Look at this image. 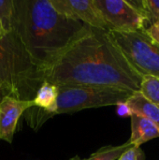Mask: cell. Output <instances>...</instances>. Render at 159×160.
Masks as SVG:
<instances>
[{"instance_id":"6da1fadb","label":"cell","mask_w":159,"mask_h":160,"mask_svg":"<svg viewBox=\"0 0 159 160\" xmlns=\"http://www.w3.org/2000/svg\"><path fill=\"white\" fill-rule=\"evenodd\" d=\"M56 86L88 85L140 91L142 76L128 64L107 31L88 25L41 71Z\"/></svg>"},{"instance_id":"7a4b0ae2","label":"cell","mask_w":159,"mask_h":160,"mask_svg":"<svg viewBox=\"0 0 159 160\" xmlns=\"http://www.w3.org/2000/svg\"><path fill=\"white\" fill-rule=\"evenodd\" d=\"M14 32L41 71L86 26L55 10L50 0H14Z\"/></svg>"},{"instance_id":"3957f363","label":"cell","mask_w":159,"mask_h":160,"mask_svg":"<svg viewBox=\"0 0 159 160\" xmlns=\"http://www.w3.org/2000/svg\"><path fill=\"white\" fill-rule=\"evenodd\" d=\"M40 70L34 65L14 30L0 38V98L11 97L33 100L42 84Z\"/></svg>"},{"instance_id":"277c9868","label":"cell","mask_w":159,"mask_h":160,"mask_svg":"<svg viewBox=\"0 0 159 160\" xmlns=\"http://www.w3.org/2000/svg\"><path fill=\"white\" fill-rule=\"evenodd\" d=\"M134 92L103 86H58L56 109L53 116L74 113L85 109L117 106L126 102Z\"/></svg>"},{"instance_id":"5b68a950","label":"cell","mask_w":159,"mask_h":160,"mask_svg":"<svg viewBox=\"0 0 159 160\" xmlns=\"http://www.w3.org/2000/svg\"><path fill=\"white\" fill-rule=\"evenodd\" d=\"M111 39L132 68L142 77L159 78V43L145 29L132 32H108Z\"/></svg>"},{"instance_id":"8992f818","label":"cell","mask_w":159,"mask_h":160,"mask_svg":"<svg viewBox=\"0 0 159 160\" xmlns=\"http://www.w3.org/2000/svg\"><path fill=\"white\" fill-rule=\"evenodd\" d=\"M109 31L132 32L145 29V20L128 0H94Z\"/></svg>"},{"instance_id":"52a82bcc","label":"cell","mask_w":159,"mask_h":160,"mask_svg":"<svg viewBox=\"0 0 159 160\" xmlns=\"http://www.w3.org/2000/svg\"><path fill=\"white\" fill-rule=\"evenodd\" d=\"M60 14L79 21L92 28L107 31V26L94 4V0H50Z\"/></svg>"},{"instance_id":"ba28073f","label":"cell","mask_w":159,"mask_h":160,"mask_svg":"<svg viewBox=\"0 0 159 160\" xmlns=\"http://www.w3.org/2000/svg\"><path fill=\"white\" fill-rule=\"evenodd\" d=\"M33 107V100H22L11 97L0 98V140L11 143L21 116Z\"/></svg>"},{"instance_id":"9c48e42d","label":"cell","mask_w":159,"mask_h":160,"mask_svg":"<svg viewBox=\"0 0 159 160\" xmlns=\"http://www.w3.org/2000/svg\"><path fill=\"white\" fill-rule=\"evenodd\" d=\"M130 127L131 135L129 142L136 147H141L145 142L159 138L158 127L138 114H130Z\"/></svg>"},{"instance_id":"30bf717a","label":"cell","mask_w":159,"mask_h":160,"mask_svg":"<svg viewBox=\"0 0 159 160\" xmlns=\"http://www.w3.org/2000/svg\"><path fill=\"white\" fill-rule=\"evenodd\" d=\"M130 114H138L156 124L159 128V108L147 100L139 91L134 92L125 102Z\"/></svg>"},{"instance_id":"8fae6325","label":"cell","mask_w":159,"mask_h":160,"mask_svg":"<svg viewBox=\"0 0 159 160\" xmlns=\"http://www.w3.org/2000/svg\"><path fill=\"white\" fill-rule=\"evenodd\" d=\"M145 20V29L159 22V0H128Z\"/></svg>"},{"instance_id":"7c38bea8","label":"cell","mask_w":159,"mask_h":160,"mask_svg":"<svg viewBox=\"0 0 159 160\" xmlns=\"http://www.w3.org/2000/svg\"><path fill=\"white\" fill-rule=\"evenodd\" d=\"M134 145L127 141V142L117 145V146H104L100 149H98L97 152L92 154L88 158H80L78 156L70 158L69 160H118V158L128 149L133 147Z\"/></svg>"},{"instance_id":"4fadbf2b","label":"cell","mask_w":159,"mask_h":160,"mask_svg":"<svg viewBox=\"0 0 159 160\" xmlns=\"http://www.w3.org/2000/svg\"><path fill=\"white\" fill-rule=\"evenodd\" d=\"M14 20V0H0V27L3 35L13 31Z\"/></svg>"},{"instance_id":"5bb4252c","label":"cell","mask_w":159,"mask_h":160,"mask_svg":"<svg viewBox=\"0 0 159 160\" xmlns=\"http://www.w3.org/2000/svg\"><path fill=\"white\" fill-rule=\"evenodd\" d=\"M139 92L147 100L159 108V78L144 76Z\"/></svg>"},{"instance_id":"9a60e30c","label":"cell","mask_w":159,"mask_h":160,"mask_svg":"<svg viewBox=\"0 0 159 160\" xmlns=\"http://www.w3.org/2000/svg\"><path fill=\"white\" fill-rule=\"evenodd\" d=\"M118 160H145V154L141 147L133 146L125 152Z\"/></svg>"},{"instance_id":"2e32d148","label":"cell","mask_w":159,"mask_h":160,"mask_svg":"<svg viewBox=\"0 0 159 160\" xmlns=\"http://www.w3.org/2000/svg\"><path fill=\"white\" fill-rule=\"evenodd\" d=\"M145 31L154 40H156L157 42L159 43V22L147 27L145 29Z\"/></svg>"},{"instance_id":"e0dca14e","label":"cell","mask_w":159,"mask_h":160,"mask_svg":"<svg viewBox=\"0 0 159 160\" xmlns=\"http://www.w3.org/2000/svg\"><path fill=\"white\" fill-rule=\"evenodd\" d=\"M2 36H4V35H3V33H2V31H1V27H0V38H1Z\"/></svg>"}]
</instances>
